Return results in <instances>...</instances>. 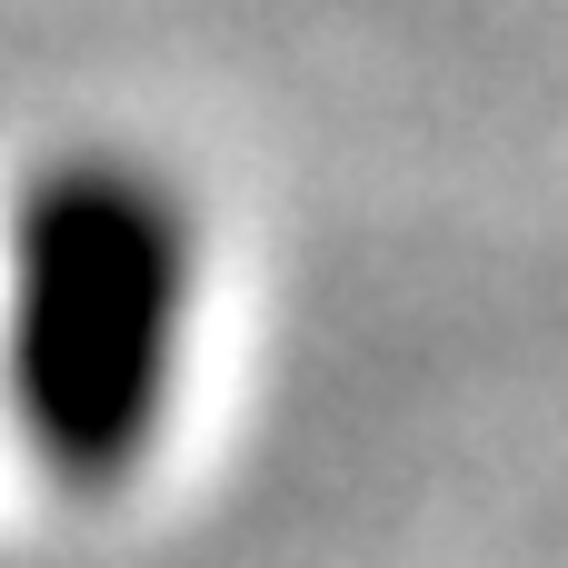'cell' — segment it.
Here are the masks:
<instances>
[{"label": "cell", "mask_w": 568, "mask_h": 568, "mask_svg": "<svg viewBox=\"0 0 568 568\" xmlns=\"http://www.w3.org/2000/svg\"><path fill=\"white\" fill-rule=\"evenodd\" d=\"M200 210L140 150H60L20 180L0 230V409L30 459L110 499L150 469L190 329H200Z\"/></svg>", "instance_id": "6da1fadb"}]
</instances>
